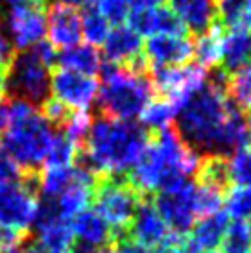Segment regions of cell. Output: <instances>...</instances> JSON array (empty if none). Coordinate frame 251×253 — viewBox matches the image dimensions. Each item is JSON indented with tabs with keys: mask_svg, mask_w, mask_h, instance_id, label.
I'll return each instance as SVG.
<instances>
[{
	"mask_svg": "<svg viewBox=\"0 0 251 253\" xmlns=\"http://www.w3.org/2000/svg\"><path fill=\"white\" fill-rule=\"evenodd\" d=\"M152 135L137 122L98 113L78 150L76 165L96 176H127L150 144Z\"/></svg>",
	"mask_w": 251,
	"mask_h": 253,
	"instance_id": "cell-1",
	"label": "cell"
},
{
	"mask_svg": "<svg viewBox=\"0 0 251 253\" xmlns=\"http://www.w3.org/2000/svg\"><path fill=\"white\" fill-rule=\"evenodd\" d=\"M56 135V127L28 102L9 100V126L2 146L24 174H39Z\"/></svg>",
	"mask_w": 251,
	"mask_h": 253,
	"instance_id": "cell-2",
	"label": "cell"
},
{
	"mask_svg": "<svg viewBox=\"0 0 251 253\" xmlns=\"http://www.w3.org/2000/svg\"><path fill=\"white\" fill-rule=\"evenodd\" d=\"M102 87L98 89V113L117 120H133L154 98L148 72H131L115 63L100 65Z\"/></svg>",
	"mask_w": 251,
	"mask_h": 253,
	"instance_id": "cell-3",
	"label": "cell"
},
{
	"mask_svg": "<svg viewBox=\"0 0 251 253\" xmlns=\"http://www.w3.org/2000/svg\"><path fill=\"white\" fill-rule=\"evenodd\" d=\"M7 98L28 102L34 107L41 106L52 96L50 92V67L35 54L32 46L17 52L4 80Z\"/></svg>",
	"mask_w": 251,
	"mask_h": 253,
	"instance_id": "cell-4",
	"label": "cell"
},
{
	"mask_svg": "<svg viewBox=\"0 0 251 253\" xmlns=\"http://www.w3.org/2000/svg\"><path fill=\"white\" fill-rule=\"evenodd\" d=\"M142 194L127 181V176H100L92 192L94 211L111 229H127Z\"/></svg>",
	"mask_w": 251,
	"mask_h": 253,
	"instance_id": "cell-5",
	"label": "cell"
},
{
	"mask_svg": "<svg viewBox=\"0 0 251 253\" xmlns=\"http://www.w3.org/2000/svg\"><path fill=\"white\" fill-rule=\"evenodd\" d=\"M0 24L17 52L34 46L46 34V0H2Z\"/></svg>",
	"mask_w": 251,
	"mask_h": 253,
	"instance_id": "cell-6",
	"label": "cell"
},
{
	"mask_svg": "<svg viewBox=\"0 0 251 253\" xmlns=\"http://www.w3.org/2000/svg\"><path fill=\"white\" fill-rule=\"evenodd\" d=\"M196 189L198 185L192 177L181 176L168 183L163 190L152 196L155 211L159 212L168 229L179 235H187L194 225L196 212Z\"/></svg>",
	"mask_w": 251,
	"mask_h": 253,
	"instance_id": "cell-7",
	"label": "cell"
},
{
	"mask_svg": "<svg viewBox=\"0 0 251 253\" xmlns=\"http://www.w3.org/2000/svg\"><path fill=\"white\" fill-rule=\"evenodd\" d=\"M39 174H24L19 181L0 183V225L28 233L39 202Z\"/></svg>",
	"mask_w": 251,
	"mask_h": 253,
	"instance_id": "cell-8",
	"label": "cell"
},
{
	"mask_svg": "<svg viewBox=\"0 0 251 253\" xmlns=\"http://www.w3.org/2000/svg\"><path fill=\"white\" fill-rule=\"evenodd\" d=\"M100 84L94 76H85L67 69H56L50 74L52 98L70 111H89L98 96Z\"/></svg>",
	"mask_w": 251,
	"mask_h": 253,
	"instance_id": "cell-9",
	"label": "cell"
},
{
	"mask_svg": "<svg viewBox=\"0 0 251 253\" xmlns=\"http://www.w3.org/2000/svg\"><path fill=\"white\" fill-rule=\"evenodd\" d=\"M142 50H144L142 37L124 24L109 30L104 41L105 61L124 67L131 72H148V61Z\"/></svg>",
	"mask_w": 251,
	"mask_h": 253,
	"instance_id": "cell-10",
	"label": "cell"
},
{
	"mask_svg": "<svg viewBox=\"0 0 251 253\" xmlns=\"http://www.w3.org/2000/svg\"><path fill=\"white\" fill-rule=\"evenodd\" d=\"M142 52L150 67H183L192 59V37L152 36Z\"/></svg>",
	"mask_w": 251,
	"mask_h": 253,
	"instance_id": "cell-11",
	"label": "cell"
},
{
	"mask_svg": "<svg viewBox=\"0 0 251 253\" xmlns=\"http://www.w3.org/2000/svg\"><path fill=\"white\" fill-rule=\"evenodd\" d=\"M152 196L154 194H142L139 207H137V211L129 222V227H127L129 239L139 242L140 246H144L146 250H152L157 244H161L170 233L168 225L163 222L159 212L155 211Z\"/></svg>",
	"mask_w": 251,
	"mask_h": 253,
	"instance_id": "cell-12",
	"label": "cell"
},
{
	"mask_svg": "<svg viewBox=\"0 0 251 253\" xmlns=\"http://www.w3.org/2000/svg\"><path fill=\"white\" fill-rule=\"evenodd\" d=\"M46 34L54 48L67 50L82 41V15L78 9L52 2L46 9Z\"/></svg>",
	"mask_w": 251,
	"mask_h": 253,
	"instance_id": "cell-13",
	"label": "cell"
},
{
	"mask_svg": "<svg viewBox=\"0 0 251 253\" xmlns=\"http://www.w3.org/2000/svg\"><path fill=\"white\" fill-rule=\"evenodd\" d=\"M129 28L135 30L140 37L142 36H188L181 21L174 15L170 7H142L135 9L127 17ZM190 37V36H188Z\"/></svg>",
	"mask_w": 251,
	"mask_h": 253,
	"instance_id": "cell-14",
	"label": "cell"
},
{
	"mask_svg": "<svg viewBox=\"0 0 251 253\" xmlns=\"http://www.w3.org/2000/svg\"><path fill=\"white\" fill-rule=\"evenodd\" d=\"M170 9L192 39L209 32L216 22V0H170Z\"/></svg>",
	"mask_w": 251,
	"mask_h": 253,
	"instance_id": "cell-15",
	"label": "cell"
},
{
	"mask_svg": "<svg viewBox=\"0 0 251 253\" xmlns=\"http://www.w3.org/2000/svg\"><path fill=\"white\" fill-rule=\"evenodd\" d=\"M227 220H229L227 212L218 211L214 214L202 216L200 222H196L190 229V235H187L194 253L214 252L216 248H220L223 235L227 231V225H229Z\"/></svg>",
	"mask_w": 251,
	"mask_h": 253,
	"instance_id": "cell-16",
	"label": "cell"
},
{
	"mask_svg": "<svg viewBox=\"0 0 251 253\" xmlns=\"http://www.w3.org/2000/svg\"><path fill=\"white\" fill-rule=\"evenodd\" d=\"M251 63V32L250 30H223L220 69L227 74L240 71Z\"/></svg>",
	"mask_w": 251,
	"mask_h": 253,
	"instance_id": "cell-17",
	"label": "cell"
},
{
	"mask_svg": "<svg viewBox=\"0 0 251 253\" xmlns=\"http://www.w3.org/2000/svg\"><path fill=\"white\" fill-rule=\"evenodd\" d=\"M70 225L76 240H84L96 248L111 244V227L94 209H84L78 212L76 216H72Z\"/></svg>",
	"mask_w": 251,
	"mask_h": 253,
	"instance_id": "cell-18",
	"label": "cell"
},
{
	"mask_svg": "<svg viewBox=\"0 0 251 253\" xmlns=\"http://www.w3.org/2000/svg\"><path fill=\"white\" fill-rule=\"evenodd\" d=\"M56 63H59V69H67V71L78 72V74H85V76H94L100 71L102 65V57L96 46L92 44H76L67 50H61L57 54Z\"/></svg>",
	"mask_w": 251,
	"mask_h": 253,
	"instance_id": "cell-19",
	"label": "cell"
},
{
	"mask_svg": "<svg viewBox=\"0 0 251 253\" xmlns=\"http://www.w3.org/2000/svg\"><path fill=\"white\" fill-rule=\"evenodd\" d=\"M39 244L44 248L46 253H69L72 242H74V233L70 225L69 218H56L48 224L37 227V237Z\"/></svg>",
	"mask_w": 251,
	"mask_h": 253,
	"instance_id": "cell-20",
	"label": "cell"
},
{
	"mask_svg": "<svg viewBox=\"0 0 251 253\" xmlns=\"http://www.w3.org/2000/svg\"><path fill=\"white\" fill-rule=\"evenodd\" d=\"M194 181L198 185H205V187L222 190L225 194L231 187L229 157H218V155L202 157L194 174Z\"/></svg>",
	"mask_w": 251,
	"mask_h": 253,
	"instance_id": "cell-21",
	"label": "cell"
},
{
	"mask_svg": "<svg viewBox=\"0 0 251 253\" xmlns=\"http://www.w3.org/2000/svg\"><path fill=\"white\" fill-rule=\"evenodd\" d=\"M222 36L223 28L214 22L209 32L203 36L192 39V57H196V63L202 65L203 69H214L220 65V52H222Z\"/></svg>",
	"mask_w": 251,
	"mask_h": 253,
	"instance_id": "cell-22",
	"label": "cell"
},
{
	"mask_svg": "<svg viewBox=\"0 0 251 253\" xmlns=\"http://www.w3.org/2000/svg\"><path fill=\"white\" fill-rule=\"evenodd\" d=\"M175 117V106L167 98H152L140 113V126L150 135L159 133L161 129L172 126Z\"/></svg>",
	"mask_w": 251,
	"mask_h": 253,
	"instance_id": "cell-23",
	"label": "cell"
},
{
	"mask_svg": "<svg viewBox=\"0 0 251 253\" xmlns=\"http://www.w3.org/2000/svg\"><path fill=\"white\" fill-rule=\"evenodd\" d=\"M225 94L242 113L251 111V63L231 74Z\"/></svg>",
	"mask_w": 251,
	"mask_h": 253,
	"instance_id": "cell-24",
	"label": "cell"
},
{
	"mask_svg": "<svg viewBox=\"0 0 251 253\" xmlns=\"http://www.w3.org/2000/svg\"><path fill=\"white\" fill-rule=\"evenodd\" d=\"M76 157H78V146L70 141L67 135L63 133L61 129H57L42 167H46V169L72 167V163H76Z\"/></svg>",
	"mask_w": 251,
	"mask_h": 253,
	"instance_id": "cell-25",
	"label": "cell"
},
{
	"mask_svg": "<svg viewBox=\"0 0 251 253\" xmlns=\"http://www.w3.org/2000/svg\"><path fill=\"white\" fill-rule=\"evenodd\" d=\"M109 34V22L96 7H87L82 15V37H85L87 44L98 46L104 44L105 37Z\"/></svg>",
	"mask_w": 251,
	"mask_h": 253,
	"instance_id": "cell-26",
	"label": "cell"
},
{
	"mask_svg": "<svg viewBox=\"0 0 251 253\" xmlns=\"http://www.w3.org/2000/svg\"><path fill=\"white\" fill-rule=\"evenodd\" d=\"M220 248L222 253H251V233L244 220H235L227 225Z\"/></svg>",
	"mask_w": 251,
	"mask_h": 253,
	"instance_id": "cell-27",
	"label": "cell"
},
{
	"mask_svg": "<svg viewBox=\"0 0 251 253\" xmlns=\"http://www.w3.org/2000/svg\"><path fill=\"white\" fill-rule=\"evenodd\" d=\"M72 179V167L44 169L39 172V192L42 198H57Z\"/></svg>",
	"mask_w": 251,
	"mask_h": 253,
	"instance_id": "cell-28",
	"label": "cell"
},
{
	"mask_svg": "<svg viewBox=\"0 0 251 253\" xmlns=\"http://www.w3.org/2000/svg\"><path fill=\"white\" fill-rule=\"evenodd\" d=\"M227 216L235 220L251 218V187H229L223 196Z\"/></svg>",
	"mask_w": 251,
	"mask_h": 253,
	"instance_id": "cell-29",
	"label": "cell"
},
{
	"mask_svg": "<svg viewBox=\"0 0 251 253\" xmlns=\"http://www.w3.org/2000/svg\"><path fill=\"white\" fill-rule=\"evenodd\" d=\"M248 0H216V22L223 30H238Z\"/></svg>",
	"mask_w": 251,
	"mask_h": 253,
	"instance_id": "cell-30",
	"label": "cell"
},
{
	"mask_svg": "<svg viewBox=\"0 0 251 253\" xmlns=\"http://www.w3.org/2000/svg\"><path fill=\"white\" fill-rule=\"evenodd\" d=\"M229 177L237 187H251V148L237 150L229 157Z\"/></svg>",
	"mask_w": 251,
	"mask_h": 253,
	"instance_id": "cell-31",
	"label": "cell"
},
{
	"mask_svg": "<svg viewBox=\"0 0 251 253\" xmlns=\"http://www.w3.org/2000/svg\"><path fill=\"white\" fill-rule=\"evenodd\" d=\"M223 196L225 194L222 190L198 185V189H196V212H198V216H207V214H214L220 211L223 207Z\"/></svg>",
	"mask_w": 251,
	"mask_h": 253,
	"instance_id": "cell-32",
	"label": "cell"
},
{
	"mask_svg": "<svg viewBox=\"0 0 251 253\" xmlns=\"http://www.w3.org/2000/svg\"><path fill=\"white\" fill-rule=\"evenodd\" d=\"M98 11L104 15L105 21L119 26L127 21L131 13V0H98Z\"/></svg>",
	"mask_w": 251,
	"mask_h": 253,
	"instance_id": "cell-33",
	"label": "cell"
},
{
	"mask_svg": "<svg viewBox=\"0 0 251 253\" xmlns=\"http://www.w3.org/2000/svg\"><path fill=\"white\" fill-rule=\"evenodd\" d=\"M24 172L21 167L15 163V159L7 154V150L0 144V183L6 181H19L22 179Z\"/></svg>",
	"mask_w": 251,
	"mask_h": 253,
	"instance_id": "cell-34",
	"label": "cell"
},
{
	"mask_svg": "<svg viewBox=\"0 0 251 253\" xmlns=\"http://www.w3.org/2000/svg\"><path fill=\"white\" fill-rule=\"evenodd\" d=\"M15 54H17V50H15L13 42H11V39L6 34V30L2 28V24H0V74L6 76Z\"/></svg>",
	"mask_w": 251,
	"mask_h": 253,
	"instance_id": "cell-35",
	"label": "cell"
},
{
	"mask_svg": "<svg viewBox=\"0 0 251 253\" xmlns=\"http://www.w3.org/2000/svg\"><path fill=\"white\" fill-rule=\"evenodd\" d=\"M26 235H28V233L15 231V229H9V227L0 225V252H7V250H13L15 246H19V242H21Z\"/></svg>",
	"mask_w": 251,
	"mask_h": 253,
	"instance_id": "cell-36",
	"label": "cell"
},
{
	"mask_svg": "<svg viewBox=\"0 0 251 253\" xmlns=\"http://www.w3.org/2000/svg\"><path fill=\"white\" fill-rule=\"evenodd\" d=\"M9 126V98L6 94H0V135Z\"/></svg>",
	"mask_w": 251,
	"mask_h": 253,
	"instance_id": "cell-37",
	"label": "cell"
},
{
	"mask_svg": "<svg viewBox=\"0 0 251 253\" xmlns=\"http://www.w3.org/2000/svg\"><path fill=\"white\" fill-rule=\"evenodd\" d=\"M98 252H100V250H98L96 246L87 244V242H84V240L74 239V242H72V246H70L69 253H98Z\"/></svg>",
	"mask_w": 251,
	"mask_h": 253,
	"instance_id": "cell-38",
	"label": "cell"
},
{
	"mask_svg": "<svg viewBox=\"0 0 251 253\" xmlns=\"http://www.w3.org/2000/svg\"><path fill=\"white\" fill-rule=\"evenodd\" d=\"M54 2H56V4L70 6V7H74V9H78V7L87 9V7H94V4H96L98 0H54Z\"/></svg>",
	"mask_w": 251,
	"mask_h": 253,
	"instance_id": "cell-39",
	"label": "cell"
},
{
	"mask_svg": "<svg viewBox=\"0 0 251 253\" xmlns=\"http://www.w3.org/2000/svg\"><path fill=\"white\" fill-rule=\"evenodd\" d=\"M163 2L165 0H131V11L135 9H142V7H157V6H163Z\"/></svg>",
	"mask_w": 251,
	"mask_h": 253,
	"instance_id": "cell-40",
	"label": "cell"
},
{
	"mask_svg": "<svg viewBox=\"0 0 251 253\" xmlns=\"http://www.w3.org/2000/svg\"><path fill=\"white\" fill-rule=\"evenodd\" d=\"M242 30H250L251 32V0L246 2V9H244V17H242V24H240Z\"/></svg>",
	"mask_w": 251,
	"mask_h": 253,
	"instance_id": "cell-41",
	"label": "cell"
},
{
	"mask_svg": "<svg viewBox=\"0 0 251 253\" xmlns=\"http://www.w3.org/2000/svg\"><path fill=\"white\" fill-rule=\"evenodd\" d=\"M4 80H6V76L0 74V94H4Z\"/></svg>",
	"mask_w": 251,
	"mask_h": 253,
	"instance_id": "cell-42",
	"label": "cell"
},
{
	"mask_svg": "<svg viewBox=\"0 0 251 253\" xmlns=\"http://www.w3.org/2000/svg\"><path fill=\"white\" fill-rule=\"evenodd\" d=\"M246 124H248V129L251 131V111H248V117H246Z\"/></svg>",
	"mask_w": 251,
	"mask_h": 253,
	"instance_id": "cell-43",
	"label": "cell"
},
{
	"mask_svg": "<svg viewBox=\"0 0 251 253\" xmlns=\"http://www.w3.org/2000/svg\"><path fill=\"white\" fill-rule=\"evenodd\" d=\"M98 253H115V250L113 248H104V250H100Z\"/></svg>",
	"mask_w": 251,
	"mask_h": 253,
	"instance_id": "cell-44",
	"label": "cell"
},
{
	"mask_svg": "<svg viewBox=\"0 0 251 253\" xmlns=\"http://www.w3.org/2000/svg\"><path fill=\"white\" fill-rule=\"evenodd\" d=\"M248 227H250V233H251V218H250V224H248Z\"/></svg>",
	"mask_w": 251,
	"mask_h": 253,
	"instance_id": "cell-45",
	"label": "cell"
},
{
	"mask_svg": "<svg viewBox=\"0 0 251 253\" xmlns=\"http://www.w3.org/2000/svg\"><path fill=\"white\" fill-rule=\"evenodd\" d=\"M0 253H11V250H7V252H0Z\"/></svg>",
	"mask_w": 251,
	"mask_h": 253,
	"instance_id": "cell-46",
	"label": "cell"
},
{
	"mask_svg": "<svg viewBox=\"0 0 251 253\" xmlns=\"http://www.w3.org/2000/svg\"><path fill=\"white\" fill-rule=\"evenodd\" d=\"M207 253H216V252H207Z\"/></svg>",
	"mask_w": 251,
	"mask_h": 253,
	"instance_id": "cell-47",
	"label": "cell"
},
{
	"mask_svg": "<svg viewBox=\"0 0 251 253\" xmlns=\"http://www.w3.org/2000/svg\"><path fill=\"white\" fill-rule=\"evenodd\" d=\"M248 148H251V144H250V146H248Z\"/></svg>",
	"mask_w": 251,
	"mask_h": 253,
	"instance_id": "cell-48",
	"label": "cell"
}]
</instances>
